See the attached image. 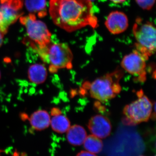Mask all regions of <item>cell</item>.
I'll list each match as a JSON object with an SVG mask.
<instances>
[{"mask_svg": "<svg viewBox=\"0 0 156 156\" xmlns=\"http://www.w3.org/2000/svg\"><path fill=\"white\" fill-rule=\"evenodd\" d=\"M4 35L0 31V47L2 46L3 44Z\"/></svg>", "mask_w": 156, "mask_h": 156, "instance_id": "obj_19", "label": "cell"}, {"mask_svg": "<svg viewBox=\"0 0 156 156\" xmlns=\"http://www.w3.org/2000/svg\"><path fill=\"white\" fill-rule=\"evenodd\" d=\"M89 131L98 138H105L109 136L112 131V125L108 118L101 115L92 117L88 125Z\"/></svg>", "mask_w": 156, "mask_h": 156, "instance_id": "obj_9", "label": "cell"}, {"mask_svg": "<svg viewBox=\"0 0 156 156\" xmlns=\"http://www.w3.org/2000/svg\"><path fill=\"white\" fill-rule=\"evenodd\" d=\"M0 153H1V151H0Z\"/></svg>", "mask_w": 156, "mask_h": 156, "instance_id": "obj_25", "label": "cell"}, {"mask_svg": "<svg viewBox=\"0 0 156 156\" xmlns=\"http://www.w3.org/2000/svg\"><path fill=\"white\" fill-rule=\"evenodd\" d=\"M89 1H91V2H92V1H95V0H89Z\"/></svg>", "mask_w": 156, "mask_h": 156, "instance_id": "obj_23", "label": "cell"}, {"mask_svg": "<svg viewBox=\"0 0 156 156\" xmlns=\"http://www.w3.org/2000/svg\"><path fill=\"white\" fill-rule=\"evenodd\" d=\"M51 117L47 111L39 110L27 117L31 126L35 130L42 131L50 126Z\"/></svg>", "mask_w": 156, "mask_h": 156, "instance_id": "obj_12", "label": "cell"}, {"mask_svg": "<svg viewBox=\"0 0 156 156\" xmlns=\"http://www.w3.org/2000/svg\"><path fill=\"white\" fill-rule=\"evenodd\" d=\"M103 147L102 141L94 135H89L84 141V148L92 153H99L102 151Z\"/></svg>", "mask_w": 156, "mask_h": 156, "instance_id": "obj_16", "label": "cell"}, {"mask_svg": "<svg viewBox=\"0 0 156 156\" xmlns=\"http://www.w3.org/2000/svg\"><path fill=\"white\" fill-rule=\"evenodd\" d=\"M26 155V154L25 153H22V156H27Z\"/></svg>", "mask_w": 156, "mask_h": 156, "instance_id": "obj_22", "label": "cell"}, {"mask_svg": "<svg viewBox=\"0 0 156 156\" xmlns=\"http://www.w3.org/2000/svg\"><path fill=\"white\" fill-rule=\"evenodd\" d=\"M113 2L116 3V4H119V3H122L125 2L126 0H110Z\"/></svg>", "mask_w": 156, "mask_h": 156, "instance_id": "obj_20", "label": "cell"}, {"mask_svg": "<svg viewBox=\"0 0 156 156\" xmlns=\"http://www.w3.org/2000/svg\"></svg>", "mask_w": 156, "mask_h": 156, "instance_id": "obj_27", "label": "cell"}, {"mask_svg": "<svg viewBox=\"0 0 156 156\" xmlns=\"http://www.w3.org/2000/svg\"><path fill=\"white\" fill-rule=\"evenodd\" d=\"M87 136L86 130L79 125H74L67 131L66 137L68 142L73 146H80L83 144Z\"/></svg>", "mask_w": 156, "mask_h": 156, "instance_id": "obj_14", "label": "cell"}, {"mask_svg": "<svg viewBox=\"0 0 156 156\" xmlns=\"http://www.w3.org/2000/svg\"><path fill=\"white\" fill-rule=\"evenodd\" d=\"M45 63L49 65L50 73L57 72L58 69L73 68V54L68 45L65 43H54L52 41L43 48H33Z\"/></svg>", "mask_w": 156, "mask_h": 156, "instance_id": "obj_3", "label": "cell"}, {"mask_svg": "<svg viewBox=\"0 0 156 156\" xmlns=\"http://www.w3.org/2000/svg\"><path fill=\"white\" fill-rule=\"evenodd\" d=\"M13 156H20L19 153L17 151L14 152L13 154Z\"/></svg>", "mask_w": 156, "mask_h": 156, "instance_id": "obj_21", "label": "cell"}, {"mask_svg": "<svg viewBox=\"0 0 156 156\" xmlns=\"http://www.w3.org/2000/svg\"><path fill=\"white\" fill-rule=\"evenodd\" d=\"M50 124L53 131L57 133H65L70 126V122L67 117L62 114V113L57 108H53L51 109Z\"/></svg>", "mask_w": 156, "mask_h": 156, "instance_id": "obj_11", "label": "cell"}, {"mask_svg": "<svg viewBox=\"0 0 156 156\" xmlns=\"http://www.w3.org/2000/svg\"></svg>", "mask_w": 156, "mask_h": 156, "instance_id": "obj_26", "label": "cell"}, {"mask_svg": "<svg viewBox=\"0 0 156 156\" xmlns=\"http://www.w3.org/2000/svg\"><path fill=\"white\" fill-rule=\"evenodd\" d=\"M49 12L55 25L69 32L98 26L89 0H50Z\"/></svg>", "mask_w": 156, "mask_h": 156, "instance_id": "obj_1", "label": "cell"}, {"mask_svg": "<svg viewBox=\"0 0 156 156\" xmlns=\"http://www.w3.org/2000/svg\"><path fill=\"white\" fill-rule=\"evenodd\" d=\"M21 24L25 26L32 48H43L51 42L52 34L46 24L37 20L35 14L20 17Z\"/></svg>", "mask_w": 156, "mask_h": 156, "instance_id": "obj_6", "label": "cell"}, {"mask_svg": "<svg viewBox=\"0 0 156 156\" xmlns=\"http://www.w3.org/2000/svg\"><path fill=\"white\" fill-rule=\"evenodd\" d=\"M122 71L117 69L98 78L91 83H85L83 87L88 90L90 96L101 102L114 98L121 92L119 81L123 76Z\"/></svg>", "mask_w": 156, "mask_h": 156, "instance_id": "obj_2", "label": "cell"}, {"mask_svg": "<svg viewBox=\"0 0 156 156\" xmlns=\"http://www.w3.org/2000/svg\"><path fill=\"white\" fill-rule=\"evenodd\" d=\"M156 32L155 27L153 23L140 17L136 18L133 27V33L136 41V50L148 57L154 54Z\"/></svg>", "mask_w": 156, "mask_h": 156, "instance_id": "obj_4", "label": "cell"}, {"mask_svg": "<svg viewBox=\"0 0 156 156\" xmlns=\"http://www.w3.org/2000/svg\"><path fill=\"white\" fill-rule=\"evenodd\" d=\"M48 71L44 65L35 63L30 66L28 77L31 83L35 84L43 83L47 79Z\"/></svg>", "mask_w": 156, "mask_h": 156, "instance_id": "obj_13", "label": "cell"}, {"mask_svg": "<svg viewBox=\"0 0 156 156\" xmlns=\"http://www.w3.org/2000/svg\"><path fill=\"white\" fill-rule=\"evenodd\" d=\"M25 6L31 14H37L39 17H44L47 15L46 0H25Z\"/></svg>", "mask_w": 156, "mask_h": 156, "instance_id": "obj_15", "label": "cell"}, {"mask_svg": "<svg viewBox=\"0 0 156 156\" xmlns=\"http://www.w3.org/2000/svg\"><path fill=\"white\" fill-rule=\"evenodd\" d=\"M138 98L126 105L123 109L122 121L124 125L136 126L148 121L152 115L153 105L142 90L137 92Z\"/></svg>", "mask_w": 156, "mask_h": 156, "instance_id": "obj_5", "label": "cell"}, {"mask_svg": "<svg viewBox=\"0 0 156 156\" xmlns=\"http://www.w3.org/2000/svg\"><path fill=\"white\" fill-rule=\"evenodd\" d=\"M105 25L113 34L122 33L127 29L129 25L128 17L121 11H112L108 16Z\"/></svg>", "mask_w": 156, "mask_h": 156, "instance_id": "obj_10", "label": "cell"}, {"mask_svg": "<svg viewBox=\"0 0 156 156\" xmlns=\"http://www.w3.org/2000/svg\"><path fill=\"white\" fill-rule=\"evenodd\" d=\"M0 79H1V72H0Z\"/></svg>", "mask_w": 156, "mask_h": 156, "instance_id": "obj_24", "label": "cell"}, {"mask_svg": "<svg viewBox=\"0 0 156 156\" xmlns=\"http://www.w3.org/2000/svg\"><path fill=\"white\" fill-rule=\"evenodd\" d=\"M149 57L136 50L124 56L121 62L122 67L132 75L138 76L140 82L146 80V63Z\"/></svg>", "mask_w": 156, "mask_h": 156, "instance_id": "obj_8", "label": "cell"}, {"mask_svg": "<svg viewBox=\"0 0 156 156\" xmlns=\"http://www.w3.org/2000/svg\"><path fill=\"white\" fill-rule=\"evenodd\" d=\"M0 31L7 34L9 27L23 14L22 0H0Z\"/></svg>", "mask_w": 156, "mask_h": 156, "instance_id": "obj_7", "label": "cell"}, {"mask_svg": "<svg viewBox=\"0 0 156 156\" xmlns=\"http://www.w3.org/2000/svg\"><path fill=\"white\" fill-rule=\"evenodd\" d=\"M76 156H96L94 154L90 153L85 151H82L78 153Z\"/></svg>", "mask_w": 156, "mask_h": 156, "instance_id": "obj_18", "label": "cell"}, {"mask_svg": "<svg viewBox=\"0 0 156 156\" xmlns=\"http://www.w3.org/2000/svg\"><path fill=\"white\" fill-rule=\"evenodd\" d=\"M137 5L144 10H150L153 7L155 0H135Z\"/></svg>", "mask_w": 156, "mask_h": 156, "instance_id": "obj_17", "label": "cell"}]
</instances>
